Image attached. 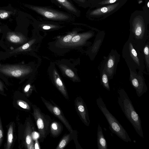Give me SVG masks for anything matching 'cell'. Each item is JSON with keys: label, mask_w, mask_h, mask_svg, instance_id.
<instances>
[{"label": "cell", "mask_w": 149, "mask_h": 149, "mask_svg": "<svg viewBox=\"0 0 149 149\" xmlns=\"http://www.w3.org/2000/svg\"><path fill=\"white\" fill-rule=\"evenodd\" d=\"M129 23V38L136 49L142 52L148 37L149 15L142 10H136L131 14Z\"/></svg>", "instance_id": "6da1fadb"}, {"label": "cell", "mask_w": 149, "mask_h": 149, "mask_svg": "<svg viewBox=\"0 0 149 149\" xmlns=\"http://www.w3.org/2000/svg\"><path fill=\"white\" fill-rule=\"evenodd\" d=\"M118 103L125 117L132 124L136 133L144 138L140 118L136 111L131 100L123 89L118 91Z\"/></svg>", "instance_id": "7a4b0ae2"}, {"label": "cell", "mask_w": 149, "mask_h": 149, "mask_svg": "<svg viewBox=\"0 0 149 149\" xmlns=\"http://www.w3.org/2000/svg\"><path fill=\"white\" fill-rule=\"evenodd\" d=\"M122 56L129 69L144 72L146 68L143 53L136 49L129 38L123 46Z\"/></svg>", "instance_id": "3957f363"}, {"label": "cell", "mask_w": 149, "mask_h": 149, "mask_svg": "<svg viewBox=\"0 0 149 149\" xmlns=\"http://www.w3.org/2000/svg\"><path fill=\"white\" fill-rule=\"evenodd\" d=\"M24 6L33 10L44 19L54 22H70L75 19L74 16L68 12L54 9L50 7L24 4Z\"/></svg>", "instance_id": "277c9868"}, {"label": "cell", "mask_w": 149, "mask_h": 149, "mask_svg": "<svg viewBox=\"0 0 149 149\" xmlns=\"http://www.w3.org/2000/svg\"><path fill=\"white\" fill-rule=\"evenodd\" d=\"M96 101L98 107L106 118L109 125V128L112 133L126 142H131L126 130L108 109L102 98L99 97Z\"/></svg>", "instance_id": "5b68a950"}, {"label": "cell", "mask_w": 149, "mask_h": 149, "mask_svg": "<svg viewBox=\"0 0 149 149\" xmlns=\"http://www.w3.org/2000/svg\"><path fill=\"white\" fill-rule=\"evenodd\" d=\"M127 1H120L99 7L89 8L86 13V17L88 19L92 21H99L104 20L117 11Z\"/></svg>", "instance_id": "8992f818"}, {"label": "cell", "mask_w": 149, "mask_h": 149, "mask_svg": "<svg viewBox=\"0 0 149 149\" xmlns=\"http://www.w3.org/2000/svg\"><path fill=\"white\" fill-rule=\"evenodd\" d=\"M32 115L34 118L38 132L40 134V141L42 142L50 132L52 119L47 114L42 113L40 108L35 104L32 105Z\"/></svg>", "instance_id": "52a82bcc"}, {"label": "cell", "mask_w": 149, "mask_h": 149, "mask_svg": "<svg viewBox=\"0 0 149 149\" xmlns=\"http://www.w3.org/2000/svg\"><path fill=\"white\" fill-rule=\"evenodd\" d=\"M130 70L129 80L130 82L135 89L137 95L140 97L148 90V88L145 82L143 73L141 71L132 70Z\"/></svg>", "instance_id": "ba28073f"}, {"label": "cell", "mask_w": 149, "mask_h": 149, "mask_svg": "<svg viewBox=\"0 0 149 149\" xmlns=\"http://www.w3.org/2000/svg\"><path fill=\"white\" fill-rule=\"evenodd\" d=\"M103 61L104 68L109 80L112 79L116 73L117 67L120 58V55L114 49L111 50L107 57H104Z\"/></svg>", "instance_id": "9c48e42d"}, {"label": "cell", "mask_w": 149, "mask_h": 149, "mask_svg": "<svg viewBox=\"0 0 149 149\" xmlns=\"http://www.w3.org/2000/svg\"><path fill=\"white\" fill-rule=\"evenodd\" d=\"M40 97L45 106L50 112L63 123L70 133L73 132L74 130L65 117L60 107L52 100H50L49 101L41 96Z\"/></svg>", "instance_id": "30bf717a"}, {"label": "cell", "mask_w": 149, "mask_h": 149, "mask_svg": "<svg viewBox=\"0 0 149 149\" xmlns=\"http://www.w3.org/2000/svg\"><path fill=\"white\" fill-rule=\"evenodd\" d=\"M76 110L80 118L87 126H89L90 123L88 109L82 98L77 97L74 100Z\"/></svg>", "instance_id": "8fae6325"}, {"label": "cell", "mask_w": 149, "mask_h": 149, "mask_svg": "<svg viewBox=\"0 0 149 149\" xmlns=\"http://www.w3.org/2000/svg\"><path fill=\"white\" fill-rule=\"evenodd\" d=\"M99 30L93 28L91 30L79 34H76L72 38L70 41L65 45L76 46L83 45L86 43L89 39L93 37L95 34V31Z\"/></svg>", "instance_id": "7c38bea8"}, {"label": "cell", "mask_w": 149, "mask_h": 149, "mask_svg": "<svg viewBox=\"0 0 149 149\" xmlns=\"http://www.w3.org/2000/svg\"><path fill=\"white\" fill-rule=\"evenodd\" d=\"M105 33L103 31H99L97 33L92 45L88 51V54L91 61L97 55L105 37Z\"/></svg>", "instance_id": "4fadbf2b"}, {"label": "cell", "mask_w": 149, "mask_h": 149, "mask_svg": "<svg viewBox=\"0 0 149 149\" xmlns=\"http://www.w3.org/2000/svg\"><path fill=\"white\" fill-rule=\"evenodd\" d=\"M52 3L66 10L69 13L77 17L81 15L80 10L78 9L70 0H50Z\"/></svg>", "instance_id": "5bb4252c"}, {"label": "cell", "mask_w": 149, "mask_h": 149, "mask_svg": "<svg viewBox=\"0 0 149 149\" xmlns=\"http://www.w3.org/2000/svg\"><path fill=\"white\" fill-rule=\"evenodd\" d=\"M0 71L6 75L15 77H20L28 72L24 67L17 65H5L2 67Z\"/></svg>", "instance_id": "9a60e30c"}, {"label": "cell", "mask_w": 149, "mask_h": 149, "mask_svg": "<svg viewBox=\"0 0 149 149\" xmlns=\"http://www.w3.org/2000/svg\"><path fill=\"white\" fill-rule=\"evenodd\" d=\"M53 81L55 86L64 97L69 100V97L67 89L55 69L53 70Z\"/></svg>", "instance_id": "2e32d148"}, {"label": "cell", "mask_w": 149, "mask_h": 149, "mask_svg": "<svg viewBox=\"0 0 149 149\" xmlns=\"http://www.w3.org/2000/svg\"><path fill=\"white\" fill-rule=\"evenodd\" d=\"M35 23L38 28L44 30H50L57 29L62 27L58 23L53 21L36 20Z\"/></svg>", "instance_id": "e0dca14e"}, {"label": "cell", "mask_w": 149, "mask_h": 149, "mask_svg": "<svg viewBox=\"0 0 149 149\" xmlns=\"http://www.w3.org/2000/svg\"><path fill=\"white\" fill-rule=\"evenodd\" d=\"M34 127H32L31 123L28 121L26 125L24 132V136L26 147L28 149H34V141L31 136Z\"/></svg>", "instance_id": "ac0fdd59"}, {"label": "cell", "mask_w": 149, "mask_h": 149, "mask_svg": "<svg viewBox=\"0 0 149 149\" xmlns=\"http://www.w3.org/2000/svg\"><path fill=\"white\" fill-rule=\"evenodd\" d=\"M63 127L61 124L55 120H52L50 126V132L54 138L58 136L62 133Z\"/></svg>", "instance_id": "d6986e66"}, {"label": "cell", "mask_w": 149, "mask_h": 149, "mask_svg": "<svg viewBox=\"0 0 149 149\" xmlns=\"http://www.w3.org/2000/svg\"><path fill=\"white\" fill-rule=\"evenodd\" d=\"M97 143L98 149H107V142L103 135L102 127L99 124L97 132Z\"/></svg>", "instance_id": "ffe728a7"}, {"label": "cell", "mask_w": 149, "mask_h": 149, "mask_svg": "<svg viewBox=\"0 0 149 149\" xmlns=\"http://www.w3.org/2000/svg\"><path fill=\"white\" fill-rule=\"evenodd\" d=\"M76 132L74 131L72 133L65 134L59 142L57 146L56 149H63L67 145L68 143L74 137Z\"/></svg>", "instance_id": "44dd1931"}, {"label": "cell", "mask_w": 149, "mask_h": 149, "mask_svg": "<svg viewBox=\"0 0 149 149\" xmlns=\"http://www.w3.org/2000/svg\"><path fill=\"white\" fill-rule=\"evenodd\" d=\"M101 84L102 86L108 91H110L109 81V79L104 68L103 63L102 62L100 68Z\"/></svg>", "instance_id": "7402d4cb"}, {"label": "cell", "mask_w": 149, "mask_h": 149, "mask_svg": "<svg viewBox=\"0 0 149 149\" xmlns=\"http://www.w3.org/2000/svg\"><path fill=\"white\" fill-rule=\"evenodd\" d=\"M145 65L148 73H149V42H146L142 50Z\"/></svg>", "instance_id": "603a6c76"}, {"label": "cell", "mask_w": 149, "mask_h": 149, "mask_svg": "<svg viewBox=\"0 0 149 149\" xmlns=\"http://www.w3.org/2000/svg\"><path fill=\"white\" fill-rule=\"evenodd\" d=\"M128 0H99L91 5L90 8H97L115 3L118 1Z\"/></svg>", "instance_id": "cb8c5ba5"}, {"label": "cell", "mask_w": 149, "mask_h": 149, "mask_svg": "<svg viewBox=\"0 0 149 149\" xmlns=\"http://www.w3.org/2000/svg\"><path fill=\"white\" fill-rule=\"evenodd\" d=\"M13 124L12 123L10 125L8 130L7 144L6 146V149H10L12 144L13 138Z\"/></svg>", "instance_id": "d4e9b609"}, {"label": "cell", "mask_w": 149, "mask_h": 149, "mask_svg": "<svg viewBox=\"0 0 149 149\" xmlns=\"http://www.w3.org/2000/svg\"><path fill=\"white\" fill-rule=\"evenodd\" d=\"M81 29H77L61 39L60 43L63 45H65L71 40L72 38L76 34L78 31L81 30Z\"/></svg>", "instance_id": "484cf974"}, {"label": "cell", "mask_w": 149, "mask_h": 149, "mask_svg": "<svg viewBox=\"0 0 149 149\" xmlns=\"http://www.w3.org/2000/svg\"><path fill=\"white\" fill-rule=\"evenodd\" d=\"M79 6L84 8H89L91 4L88 0H72Z\"/></svg>", "instance_id": "4316f807"}, {"label": "cell", "mask_w": 149, "mask_h": 149, "mask_svg": "<svg viewBox=\"0 0 149 149\" xmlns=\"http://www.w3.org/2000/svg\"><path fill=\"white\" fill-rule=\"evenodd\" d=\"M17 104L22 108L30 110L31 109V105L27 102L22 100H19L17 101Z\"/></svg>", "instance_id": "83f0119b"}, {"label": "cell", "mask_w": 149, "mask_h": 149, "mask_svg": "<svg viewBox=\"0 0 149 149\" xmlns=\"http://www.w3.org/2000/svg\"><path fill=\"white\" fill-rule=\"evenodd\" d=\"M64 71L65 74L69 78L73 79V81H79L78 78L75 77V76L74 73L70 69L68 68H65Z\"/></svg>", "instance_id": "f1b7e54d"}, {"label": "cell", "mask_w": 149, "mask_h": 149, "mask_svg": "<svg viewBox=\"0 0 149 149\" xmlns=\"http://www.w3.org/2000/svg\"><path fill=\"white\" fill-rule=\"evenodd\" d=\"M8 37L10 41L13 43H19L21 40L20 37L15 34H10Z\"/></svg>", "instance_id": "f546056e"}, {"label": "cell", "mask_w": 149, "mask_h": 149, "mask_svg": "<svg viewBox=\"0 0 149 149\" xmlns=\"http://www.w3.org/2000/svg\"><path fill=\"white\" fill-rule=\"evenodd\" d=\"M13 13V12L11 11L4 10H0V18L3 19H7Z\"/></svg>", "instance_id": "4dcf8cb0"}, {"label": "cell", "mask_w": 149, "mask_h": 149, "mask_svg": "<svg viewBox=\"0 0 149 149\" xmlns=\"http://www.w3.org/2000/svg\"><path fill=\"white\" fill-rule=\"evenodd\" d=\"M144 5L142 7V9L144 12L149 15V0H145Z\"/></svg>", "instance_id": "1f68e13d"}, {"label": "cell", "mask_w": 149, "mask_h": 149, "mask_svg": "<svg viewBox=\"0 0 149 149\" xmlns=\"http://www.w3.org/2000/svg\"><path fill=\"white\" fill-rule=\"evenodd\" d=\"M31 136L33 140L34 141L36 140L40 139V136L38 132L33 130L32 132Z\"/></svg>", "instance_id": "d6a6232c"}, {"label": "cell", "mask_w": 149, "mask_h": 149, "mask_svg": "<svg viewBox=\"0 0 149 149\" xmlns=\"http://www.w3.org/2000/svg\"><path fill=\"white\" fill-rule=\"evenodd\" d=\"M3 138V131L0 116V147L1 146Z\"/></svg>", "instance_id": "836d02e7"}, {"label": "cell", "mask_w": 149, "mask_h": 149, "mask_svg": "<svg viewBox=\"0 0 149 149\" xmlns=\"http://www.w3.org/2000/svg\"><path fill=\"white\" fill-rule=\"evenodd\" d=\"M38 140H36L34 141V149H40V148Z\"/></svg>", "instance_id": "e575fe53"}, {"label": "cell", "mask_w": 149, "mask_h": 149, "mask_svg": "<svg viewBox=\"0 0 149 149\" xmlns=\"http://www.w3.org/2000/svg\"><path fill=\"white\" fill-rule=\"evenodd\" d=\"M30 46V44L29 43H26L24 45L21 47L22 49L23 50L26 49L28 48Z\"/></svg>", "instance_id": "d590c367"}, {"label": "cell", "mask_w": 149, "mask_h": 149, "mask_svg": "<svg viewBox=\"0 0 149 149\" xmlns=\"http://www.w3.org/2000/svg\"><path fill=\"white\" fill-rule=\"evenodd\" d=\"M0 90L1 91H3V86L2 84L0 82Z\"/></svg>", "instance_id": "8d00e7d4"}, {"label": "cell", "mask_w": 149, "mask_h": 149, "mask_svg": "<svg viewBox=\"0 0 149 149\" xmlns=\"http://www.w3.org/2000/svg\"><path fill=\"white\" fill-rule=\"evenodd\" d=\"M91 5L94 2L95 0H88Z\"/></svg>", "instance_id": "74e56055"}, {"label": "cell", "mask_w": 149, "mask_h": 149, "mask_svg": "<svg viewBox=\"0 0 149 149\" xmlns=\"http://www.w3.org/2000/svg\"><path fill=\"white\" fill-rule=\"evenodd\" d=\"M139 2H140L143 1V0H137Z\"/></svg>", "instance_id": "f35d334b"}, {"label": "cell", "mask_w": 149, "mask_h": 149, "mask_svg": "<svg viewBox=\"0 0 149 149\" xmlns=\"http://www.w3.org/2000/svg\"><path fill=\"white\" fill-rule=\"evenodd\" d=\"M98 0H95V1H94V2H94H95L97 1H98Z\"/></svg>", "instance_id": "ab89813d"}]
</instances>
